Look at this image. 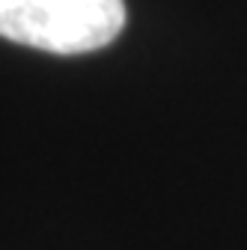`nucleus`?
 <instances>
[{
  "label": "nucleus",
  "mask_w": 247,
  "mask_h": 250,
  "mask_svg": "<svg viewBox=\"0 0 247 250\" xmlns=\"http://www.w3.org/2000/svg\"><path fill=\"white\" fill-rule=\"evenodd\" d=\"M125 27V0H0V36L48 54H89Z\"/></svg>",
  "instance_id": "obj_1"
}]
</instances>
